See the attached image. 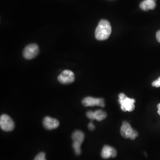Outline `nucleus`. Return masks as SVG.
Instances as JSON below:
<instances>
[{
	"instance_id": "1",
	"label": "nucleus",
	"mask_w": 160,
	"mask_h": 160,
	"mask_svg": "<svg viewBox=\"0 0 160 160\" xmlns=\"http://www.w3.org/2000/svg\"><path fill=\"white\" fill-rule=\"evenodd\" d=\"M112 33V27L109 21L102 20L98 23L95 31V37L98 40L108 39Z\"/></svg>"
},
{
	"instance_id": "2",
	"label": "nucleus",
	"mask_w": 160,
	"mask_h": 160,
	"mask_svg": "<svg viewBox=\"0 0 160 160\" xmlns=\"http://www.w3.org/2000/svg\"><path fill=\"white\" fill-rule=\"evenodd\" d=\"M118 102L123 112H132L135 109V100L127 97L123 93L119 94Z\"/></svg>"
},
{
	"instance_id": "3",
	"label": "nucleus",
	"mask_w": 160,
	"mask_h": 160,
	"mask_svg": "<svg viewBox=\"0 0 160 160\" xmlns=\"http://www.w3.org/2000/svg\"><path fill=\"white\" fill-rule=\"evenodd\" d=\"M72 139L73 141L72 147L75 153L77 155H80L81 153V145L84 139V134L82 132L75 131L72 135Z\"/></svg>"
},
{
	"instance_id": "4",
	"label": "nucleus",
	"mask_w": 160,
	"mask_h": 160,
	"mask_svg": "<svg viewBox=\"0 0 160 160\" xmlns=\"http://www.w3.org/2000/svg\"><path fill=\"white\" fill-rule=\"evenodd\" d=\"M120 134L125 138H129L134 140L138 136V133L137 131L132 129L131 125L126 121H124L120 128Z\"/></svg>"
},
{
	"instance_id": "5",
	"label": "nucleus",
	"mask_w": 160,
	"mask_h": 160,
	"mask_svg": "<svg viewBox=\"0 0 160 160\" xmlns=\"http://www.w3.org/2000/svg\"><path fill=\"white\" fill-rule=\"evenodd\" d=\"M0 127L6 132L12 131L14 129V123L12 118L7 114H2L0 117Z\"/></svg>"
},
{
	"instance_id": "6",
	"label": "nucleus",
	"mask_w": 160,
	"mask_h": 160,
	"mask_svg": "<svg viewBox=\"0 0 160 160\" xmlns=\"http://www.w3.org/2000/svg\"><path fill=\"white\" fill-rule=\"evenodd\" d=\"M39 52V46L36 44H30L25 47L23 52V57L26 59H32L36 57Z\"/></svg>"
},
{
	"instance_id": "7",
	"label": "nucleus",
	"mask_w": 160,
	"mask_h": 160,
	"mask_svg": "<svg viewBox=\"0 0 160 160\" xmlns=\"http://www.w3.org/2000/svg\"><path fill=\"white\" fill-rule=\"evenodd\" d=\"M58 81L63 84H68L75 81L74 72L70 70H64L58 77Z\"/></svg>"
},
{
	"instance_id": "8",
	"label": "nucleus",
	"mask_w": 160,
	"mask_h": 160,
	"mask_svg": "<svg viewBox=\"0 0 160 160\" xmlns=\"http://www.w3.org/2000/svg\"><path fill=\"white\" fill-rule=\"evenodd\" d=\"M82 104L86 107L98 106L103 108L105 106L104 100L103 98H94L92 97H87L84 98L82 101Z\"/></svg>"
},
{
	"instance_id": "9",
	"label": "nucleus",
	"mask_w": 160,
	"mask_h": 160,
	"mask_svg": "<svg viewBox=\"0 0 160 160\" xmlns=\"http://www.w3.org/2000/svg\"><path fill=\"white\" fill-rule=\"evenodd\" d=\"M87 117L91 120L102 121L107 117V113L102 110H97L95 112L88 111L86 113Z\"/></svg>"
},
{
	"instance_id": "10",
	"label": "nucleus",
	"mask_w": 160,
	"mask_h": 160,
	"mask_svg": "<svg viewBox=\"0 0 160 160\" xmlns=\"http://www.w3.org/2000/svg\"><path fill=\"white\" fill-rule=\"evenodd\" d=\"M43 125L46 129L52 130L57 129L59 125V122L56 119L46 116L43 120Z\"/></svg>"
},
{
	"instance_id": "11",
	"label": "nucleus",
	"mask_w": 160,
	"mask_h": 160,
	"mask_svg": "<svg viewBox=\"0 0 160 160\" xmlns=\"http://www.w3.org/2000/svg\"><path fill=\"white\" fill-rule=\"evenodd\" d=\"M117 155V151L116 150L109 146V145H104L102 152H101V156L104 159H108L109 158H114Z\"/></svg>"
},
{
	"instance_id": "12",
	"label": "nucleus",
	"mask_w": 160,
	"mask_h": 160,
	"mask_svg": "<svg viewBox=\"0 0 160 160\" xmlns=\"http://www.w3.org/2000/svg\"><path fill=\"white\" fill-rule=\"evenodd\" d=\"M155 0H144L141 2L139 7L143 11H148L149 10H154L155 8Z\"/></svg>"
},
{
	"instance_id": "13",
	"label": "nucleus",
	"mask_w": 160,
	"mask_h": 160,
	"mask_svg": "<svg viewBox=\"0 0 160 160\" xmlns=\"http://www.w3.org/2000/svg\"><path fill=\"white\" fill-rule=\"evenodd\" d=\"M34 160H46V155L44 152H40L36 156Z\"/></svg>"
},
{
	"instance_id": "14",
	"label": "nucleus",
	"mask_w": 160,
	"mask_h": 160,
	"mask_svg": "<svg viewBox=\"0 0 160 160\" xmlns=\"http://www.w3.org/2000/svg\"><path fill=\"white\" fill-rule=\"evenodd\" d=\"M152 86L155 87H160V77L157 80L152 82Z\"/></svg>"
},
{
	"instance_id": "15",
	"label": "nucleus",
	"mask_w": 160,
	"mask_h": 160,
	"mask_svg": "<svg viewBox=\"0 0 160 160\" xmlns=\"http://www.w3.org/2000/svg\"><path fill=\"white\" fill-rule=\"evenodd\" d=\"M88 128H89V129L90 130V131H94V129H95V126L94 125V124H93V123L91 122L89 124H88Z\"/></svg>"
},
{
	"instance_id": "16",
	"label": "nucleus",
	"mask_w": 160,
	"mask_h": 160,
	"mask_svg": "<svg viewBox=\"0 0 160 160\" xmlns=\"http://www.w3.org/2000/svg\"><path fill=\"white\" fill-rule=\"evenodd\" d=\"M156 38H157V40H158V42L160 43V30H158L156 33Z\"/></svg>"
},
{
	"instance_id": "17",
	"label": "nucleus",
	"mask_w": 160,
	"mask_h": 160,
	"mask_svg": "<svg viewBox=\"0 0 160 160\" xmlns=\"http://www.w3.org/2000/svg\"><path fill=\"white\" fill-rule=\"evenodd\" d=\"M157 108H158V113L160 115V103L158 104L157 106Z\"/></svg>"
}]
</instances>
